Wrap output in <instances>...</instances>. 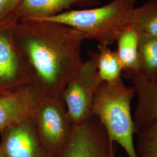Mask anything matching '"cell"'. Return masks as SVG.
I'll list each match as a JSON object with an SVG mask.
<instances>
[{
    "label": "cell",
    "mask_w": 157,
    "mask_h": 157,
    "mask_svg": "<svg viewBox=\"0 0 157 157\" xmlns=\"http://www.w3.org/2000/svg\"><path fill=\"white\" fill-rule=\"evenodd\" d=\"M99 4V0H22L16 17L18 21L43 19L56 16L73 6L88 7Z\"/></svg>",
    "instance_id": "8fae6325"
},
{
    "label": "cell",
    "mask_w": 157,
    "mask_h": 157,
    "mask_svg": "<svg viewBox=\"0 0 157 157\" xmlns=\"http://www.w3.org/2000/svg\"><path fill=\"white\" fill-rule=\"evenodd\" d=\"M0 157H10L6 153L2 147L0 145Z\"/></svg>",
    "instance_id": "ac0fdd59"
},
{
    "label": "cell",
    "mask_w": 157,
    "mask_h": 157,
    "mask_svg": "<svg viewBox=\"0 0 157 157\" xmlns=\"http://www.w3.org/2000/svg\"><path fill=\"white\" fill-rule=\"evenodd\" d=\"M22 0H0V21L11 17L17 20V11Z\"/></svg>",
    "instance_id": "e0dca14e"
},
{
    "label": "cell",
    "mask_w": 157,
    "mask_h": 157,
    "mask_svg": "<svg viewBox=\"0 0 157 157\" xmlns=\"http://www.w3.org/2000/svg\"><path fill=\"white\" fill-rule=\"evenodd\" d=\"M42 97L32 84L10 94L0 96V133L9 126L32 118Z\"/></svg>",
    "instance_id": "9c48e42d"
},
{
    "label": "cell",
    "mask_w": 157,
    "mask_h": 157,
    "mask_svg": "<svg viewBox=\"0 0 157 157\" xmlns=\"http://www.w3.org/2000/svg\"><path fill=\"white\" fill-rule=\"evenodd\" d=\"M98 52H94L98 78L101 83H112L121 78L123 67L117 51L108 46L98 45Z\"/></svg>",
    "instance_id": "5bb4252c"
},
{
    "label": "cell",
    "mask_w": 157,
    "mask_h": 157,
    "mask_svg": "<svg viewBox=\"0 0 157 157\" xmlns=\"http://www.w3.org/2000/svg\"><path fill=\"white\" fill-rule=\"evenodd\" d=\"M1 134L0 145L10 157H56L41 143L33 118L9 126Z\"/></svg>",
    "instance_id": "52a82bcc"
},
{
    "label": "cell",
    "mask_w": 157,
    "mask_h": 157,
    "mask_svg": "<svg viewBox=\"0 0 157 157\" xmlns=\"http://www.w3.org/2000/svg\"><path fill=\"white\" fill-rule=\"evenodd\" d=\"M132 84L137 98L133 118L135 133L157 122V76L148 80L138 74L124 75Z\"/></svg>",
    "instance_id": "30bf717a"
},
{
    "label": "cell",
    "mask_w": 157,
    "mask_h": 157,
    "mask_svg": "<svg viewBox=\"0 0 157 157\" xmlns=\"http://www.w3.org/2000/svg\"><path fill=\"white\" fill-rule=\"evenodd\" d=\"M12 38L31 84L43 97L61 98L82 65L84 34L59 23L23 19L14 25Z\"/></svg>",
    "instance_id": "6da1fadb"
},
{
    "label": "cell",
    "mask_w": 157,
    "mask_h": 157,
    "mask_svg": "<svg viewBox=\"0 0 157 157\" xmlns=\"http://www.w3.org/2000/svg\"><path fill=\"white\" fill-rule=\"evenodd\" d=\"M135 95L133 87L124 85L122 78L102 83L95 93L90 113L98 118L111 140L121 146L129 157H138L130 106Z\"/></svg>",
    "instance_id": "7a4b0ae2"
},
{
    "label": "cell",
    "mask_w": 157,
    "mask_h": 157,
    "mask_svg": "<svg viewBox=\"0 0 157 157\" xmlns=\"http://www.w3.org/2000/svg\"><path fill=\"white\" fill-rule=\"evenodd\" d=\"M16 23L10 28L0 29V96L10 94L31 84L13 42V28Z\"/></svg>",
    "instance_id": "ba28073f"
},
{
    "label": "cell",
    "mask_w": 157,
    "mask_h": 157,
    "mask_svg": "<svg viewBox=\"0 0 157 157\" xmlns=\"http://www.w3.org/2000/svg\"><path fill=\"white\" fill-rule=\"evenodd\" d=\"M136 135L135 148L138 157H157V122L141 129Z\"/></svg>",
    "instance_id": "2e32d148"
},
{
    "label": "cell",
    "mask_w": 157,
    "mask_h": 157,
    "mask_svg": "<svg viewBox=\"0 0 157 157\" xmlns=\"http://www.w3.org/2000/svg\"><path fill=\"white\" fill-rule=\"evenodd\" d=\"M135 73L148 80L157 76V37L139 35V65Z\"/></svg>",
    "instance_id": "9a60e30c"
},
{
    "label": "cell",
    "mask_w": 157,
    "mask_h": 157,
    "mask_svg": "<svg viewBox=\"0 0 157 157\" xmlns=\"http://www.w3.org/2000/svg\"><path fill=\"white\" fill-rule=\"evenodd\" d=\"M127 26L139 35L157 37V0H149L130 12Z\"/></svg>",
    "instance_id": "4fadbf2b"
},
{
    "label": "cell",
    "mask_w": 157,
    "mask_h": 157,
    "mask_svg": "<svg viewBox=\"0 0 157 157\" xmlns=\"http://www.w3.org/2000/svg\"><path fill=\"white\" fill-rule=\"evenodd\" d=\"M56 157H119L98 118L91 115L74 124L69 140Z\"/></svg>",
    "instance_id": "5b68a950"
},
{
    "label": "cell",
    "mask_w": 157,
    "mask_h": 157,
    "mask_svg": "<svg viewBox=\"0 0 157 157\" xmlns=\"http://www.w3.org/2000/svg\"><path fill=\"white\" fill-rule=\"evenodd\" d=\"M83 62L78 72L67 83L61 98L75 124L84 121L90 115L95 93L102 83L98 78L94 52Z\"/></svg>",
    "instance_id": "8992f818"
},
{
    "label": "cell",
    "mask_w": 157,
    "mask_h": 157,
    "mask_svg": "<svg viewBox=\"0 0 157 157\" xmlns=\"http://www.w3.org/2000/svg\"><path fill=\"white\" fill-rule=\"evenodd\" d=\"M32 118L41 143L56 155L69 140L75 124L62 99L42 97Z\"/></svg>",
    "instance_id": "277c9868"
},
{
    "label": "cell",
    "mask_w": 157,
    "mask_h": 157,
    "mask_svg": "<svg viewBox=\"0 0 157 157\" xmlns=\"http://www.w3.org/2000/svg\"><path fill=\"white\" fill-rule=\"evenodd\" d=\"M136 0H112L107 5L89 10H71L43 19L64 24L84 34V39L95 40L109 46L117 41L128 25Z\"/></svg>",
    "instance_id": "3957f363"
},
{
    "label": "cell",
    "mask_w": 157,
    "mask_h": 157,
    "mask_svg": "<svg viewBox=\"0 0 157 157\" xmlns=\"http://www.w3.org/2000/svg\"><path fill=\"white\" fill-rule=\"evenodd\" d=\"M116 51L121 62L124 75L137 72L139 65V34L134 29L126 26L117 39Z\"/></svg>",
    "instance_id": "7c38bea8"
}]
</instances>
